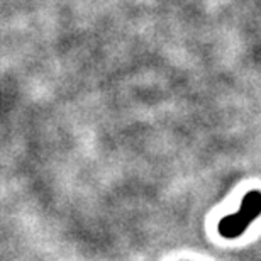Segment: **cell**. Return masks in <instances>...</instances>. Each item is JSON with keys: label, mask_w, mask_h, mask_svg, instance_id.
<instances>
[{"label": "cell", "mask_w": 261, "mask_h": 261, "mask_svg": "<svg viewBox=\"0 0 261 261\" xmlns=\"http://www.w3.org/2000/svg\"><path fill=\"white\" fill-rule=\"evenodd\" d=\"M261 214V192L251 190L243 197L241 207L236 214H229L219 222V234L226 239H236L253 224Z\"/></svg>", "instance_id": "1"}]
</instances>
